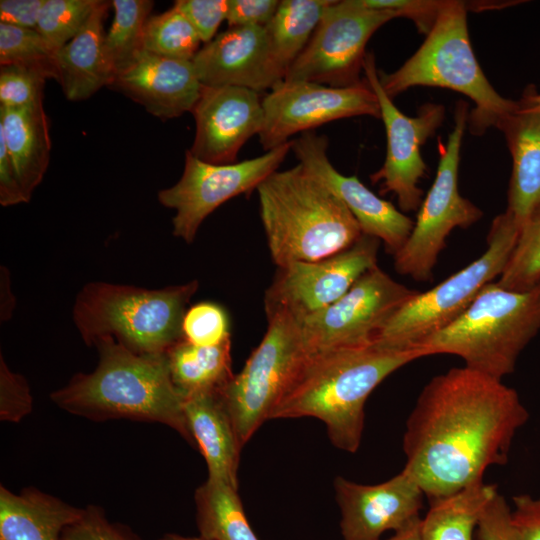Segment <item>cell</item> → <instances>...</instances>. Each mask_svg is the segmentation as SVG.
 I'll return each mask as SVG.
<instances>
[{
    "mask_svg": "<svg viewBox=\"0 0 540 540\" xmlns=\"http://www.w3.org/2000/svg\"><path fill=\"white\" fill-rule=\"evenodd\" d=\"M62 540H140L128 528L108 520L96 505L84 508L79 520L65 528Z\"/></svg>",
    "mask_w": 540,
    "mask_h": 540,
    "instance_id": "obj_38",
    "label": "cell"
},
{
    "mask_svg": "<svg viewBox=\"0 0 540 540\" xmlns=\"http://www.w3.org/2000/svg\"><path fill=\"white\" fill-rule=\"evenodd\" d=\"M420 520L421 518H417L386 540H420Z\"/></svg>",
    "mask_w": 540,
    "mask_h": 540,
    "instance_id": "obj_48",
    "label": "cell"
},
{
    "mask_svg": "<svg viewBox=\"0 0 540 540\" xmlns=\"http://www.w3.org/2000/svg\"><path fill=\"white\" fill-rule=\"evenodd\" d=\"M110 5L111 1H102L81 30L55 53L57 80L70 101L88 99L115 77L105 47L104 20Z\"/></svg>",
    "mask_w": 540,
    "mask_h": 540,
    "instance_id": "obj_22",
    "label": "cell"
},
{
    "mask_svg": "<svg viewBox=\"0 0 540 540\" xmlns=\"http://www.w3.org/2000/svg\"><path fill=\"white\" fill-rule=\"evenodd\" d=\"M0 203L2 206L27 203L16 170L2 138H0Z\"/></svg>",
    "mask_w": 540,
    "mask_h": 540,
    "instance_id": "obj_46",
    "label": "cell"
},
{
    "mask_svg": "<svg viewBox=\"0 0 540 540\" xmlns=\"http://www.w3.org/2000/svg\"><path fill=\"white\" fill-rule=\"evenodd\" d=\"M0 138L5 142L29 202L50 158L51 142L43 101L17 108L0 106Z\"/></svg>",
    "mask_w": 540,
    "mask_h": 540,
    "instance_id": "obj_26",
    "label": "cell"
},
{
    "mask_svg": "<svg viewBox=\"0 0 540 540\" xmlns=\"http://www.w3.org/2000/svg\"><path fill=\"white\" fill-rule=\"evenodd\" d=\"M497 128L512 156L507 211L521 227L540 203V113L519 108Z\"/></svg>",
    "mask_w": 540,
    "mask_h": 540,
    "instance_id": "obj_25",
    "label": "cell"
},
{
    "mask_svg": "<svg viewBox=\"0 0 540 540\" xmlns=\"http://www.w3.org/2000/svg\"><path fill=\"white\" fill-rule=\"evenodd\" d=\"M196 522L204 540H258L238 488L208 478L195 492Z\"/></svg>",
    "mask_w": 540,
    "mask_h": 540,
    "instance_id": "obj_30",
    "label": "cell"
},
{
    "mask_svg": "<svg viewBox=\"0 0 540 540\" xmlns=\"http://www.w3.org/2000/svg\"><path fill=\"white\" fill-rule=\"evenodd\" d=\"M334 489L343 540H381L385 532L401 530L420 518L425 496L404 470L375 485L337 477Z\"/></svg>",
    "mask_w": 540,
    "mask_h": 540,
    "instance_id": "obj_19",
    "label": "cell"
},
{
    "mask_svg": "<svg viewBox=\"0 0 540 540\" xmlns=\"http://www.w3.org/2000/svg\"><path fill=\"white\" fill-rule=\"evenodd\" d=\"M83 511L35 488L15 494L1 486L0 540H62Z\"/></svg>",
    "mask_w": 540,
    "mask_h": 540,
    "instance_id": "obj_24",
    "label": "cell"
},
{
    "mask_svg": "<svg viewBox=\"0 0 540 540\" xmlns=\"http://www.w3.org/2000/svg\"><path fill=\"white\" fill-rule=\"evenodd\" d=\"M421 357L419 348H392L375 341L306 352L270 419H319L335 447L354 453L361 443L369 395L394 371Z\"/></svg>",
    "mask_w": 540,
    "mask_h": 540,
    "instance_id": "obj_2",
    "label": "cell"
},
{
    "mask_svg": "<svg viewBox=\"0 0 540 540\" xmlns=\"http://www.w3.org/2000/svg\"><path fill=\"white\" fill-rule=\"evenodd\" d=\"M203 86H238L257 92L281 82L271 66L264 27H229L192 59Z\"/></svg>",
    "mask_w": 540,
    "mask_h": 540,
    "instance_id": "obj_20",
    "label": "cell"
},
{
    "mask_svg": "<svg viewBox=\"0 0 540 540\" xmlns=\"http://www.w3.org/2000/svg\"><path fill=\"white\" fill-rule=\"evenodd\" d=\"M153 5L150 0L111 1L114 17L105 37V47L115 75L143 50V30Z\"/></svg>",
    "mask_w": 540,
    "mask_h": 540,
    "instance_id": "obj_31",
    "label": "cell"
},
{
    "mask_svg": "<svg viewBox=\"0 0 540 540\" xmlns=\"http://www.w3.org/2000/svg\"><path fill=\"white\" fill-rule=\"evenodd\" d=\"M373 9L392 11L396 17L411 19L419 32L427 35L432 29L444 1L434 0H362Z\"/></svg>",
    "mask_w": 540,
    "mask_h": 540,
    "instance_id": "obj_41",
    "label": "cell"
},
{
    "mask_svg": "<svg viewBox=\"0 0 540 540\" xmlns=\"http://www.w3.org/2000/svg\"><path fill=\"white\" fill-rule=\"evenodd\" d=\"M540 282V203L520 227L508 263L496 282L512 291H526Z\"/></svg>",
    "mask_w": 540,
    "mask_h": 540,
    "instance_id": "obj_33",
    "label": "cell"
},
{
    "mask_svg": "<svg viewBox=\"0 0 540 540\" xmlns=\"http://www.w3.org/2000/svg\"><path fill=\"white\" fill-rule=\"evenodd\" d=\"M396 15L373 9L362 0L332 1L307 46L289 67L284 81L315 82L331 87L360 83L371 36Z\"/></svg>",
    "mask_w": 540,
    "mask_h": 540,
    "instance_id": "obj_11",
    "label": "cell"
},
{
    "mask_svg": "<svg viewBox=\"0 0 540 540\" xmlns=\"http://www.w3.org/2000/svg\"><path fill=\"white\" fill-rule=\"evenodd\" d=\"M267 330L242 370L219 392L242 447L270 416L306 354L300 320L266 312Z\"/></svg>",
    "mask_w": 540,
    "mask_h": 540,
    "instance_id": "obj_9",
    "label": "cell"
},
{
    "mask_svg": "<svg viewBox=\"0 0 540 540\" xmlns=\"http://www.w3.org/2000/svg\"><path fill=\"white\" fill-rule=\"evenodd\" d=\"M278 0H228L226 21L229 27H266L275 15Z\"/></svg>",
    "mask_w": 540,
    "mask_h": 540,
    "instance_id": "obj_43",
    "label": "cell"
},
{
    "mask_svg": "<svg viewBox=\"0 0 540 540\" xmlns=\"http://www.w3.org/2000/svg\"><path fill=\"white\" fill-rule=\"evenodd\" d=\"M418 291L377 266L330 306L300 320L306 352L371 343L387 320Z\"/></svg>",
    "mask_w": 540,
    "mask_h": 540,
    "instance_id": "obj_13",
    "label": "cell"
},
{
    "mask_svg": "<svg viewBox=\"0 0 540 540\" xmlns=\"http://www.w3.org/2000/svg\"><path fill=\"white\" fill-rule=\"evenodd\" d=\"M192 113L195 137L189 152L211 164L235 163L264 121L260 93L238 86H203Z\"/></svg>",
    "mask_w": 540,
    "mask_h": 540,
    "instance_id": "obj_18",
    "label": "cell"
},
{
    "mask_svg": "<svg viewBox=\"0 0 540 540\" xmlns=\"http://www.w3.org/2000/svg\"><path fill=\"white\" fill-rule=\"evenodd\" d=\"M290 150L288 141L260 156L231 164L207 163L187 150L181 178L158 192V201L176 211L173 235L192 243L203 221L215 209L233 197L257 189L277 171Z\"/></svg>",
    "mask_w": 540,
    "mask_h": 540,
    "instance_id": "obj_12",
    "label": "cell"
},
{
    "mask_svg": "<svg viewBox=\"0 0 540 540\" xmlns=\"http://www.w3.org/2000/svg\"><path fill=\"white\" fill-rule=\"evenodd\" d=\"M201 42L192 24L174 6L150 16L143 30V50L163 57L192 61Z\"/></svg>",
    "mask_w": 540,
    "mask_h": 540,
    "instance_id": "obj_32",
    "label": "cell"
},
{
    "mask_svg": "<svg viewBox=\"0 0 540 540\" xmlns=\"http://www.w3.org/2000/svg\"><path fill=\"white\" fill-rule=\"evenodd\" d=\"M327 148V138L311 131L291 141V150L299 163L346 205L362 234L382 241L386 251L395 255L409 238L414 221L374 194L357 176H345L336 170L328 158Z\"/></svg>",
    "mask_w": 540,
    "mask_h": 540,
    "instance_id": "obj_17",
    "label": "cell"
},
{
    "mask_svg": "<svg viewBox=\"0 0 540 540\" xmlns=\"http://www.w3.org/2000/svg\"><path fill=\"white\" fill-rule=\"evenodd\" d=\"M380 240L364 235L330 257L277 267L265 292V312L283 310L299 320L341 298L366 271L377 266Z\"/></svg>",
    "mask_w": 540,
    "mask_h": 540,
    "instance_id": "obj_16",
    "label": "cell"
},
{
    "mask_svg": "<svg viewBox=\"0 0 540 540\" xmlns=\"http://www.w3.org/2000/svg\"><path fill=\"white\" fill-rule=\"evenodd\" d=\"M47 78H50L47 72L38 67L1 66L0 106L17 108L42 102Z\"/></svg>",
    "mask_w": 540,
    "mask_h": 540,
    "instance_id": "obj_36",
    "label": "cell"
},
{
    "mask_svg": "<svg viewBox=\"0 0 540 540\" xmlns=\"http://www.w3.org/2000/svg\"><path fill=\"white\" fill-rule=\"evenodd\" d=\"M476 529L477 540H519L511 522V509L499 492L484 509Z\"/></svg>",
    "mask_w": 540,
    "mask_h": 540,
    "instance_id": "obj_42",
    "label": "cell"
},
{
    "mask_svg": "<svg viewBox=\"0 0 540 540\" xmlns=\"http://www.w3.org/2000/svg\"><path fill=\"white\" fill-rule=\"evenodd\" d=\"M158 540H204V539H202L200 536L189 537V536H182V535L171 533V534L163 535Z\"/></svg>",
    "mask_w": 540,
    "mask_h": 540,
    "instance_id": "obj_49",
    "label": "cell"
},
{
    "mask_svg": "<svg viewBox=\"0 0 540 540\" xmlns=\"http://www.w3.org/2000/svg\"><path fill=\"white\" fill-rule=\"evenodd\" d=\"M365 80L377 96L387 137V153L382 167L370 175L373 184L381 182L380 194L397 196L402 212L415 211L422 204L419 179L426 165L420 148L441 125L445 109L428 103L410 117L403 114L383 90L373 53H367L363 65Z\"/></svg>",
    "mask_w": 540,
    "mask_h": 540,
    "instance_id": "obj_15",
    "label": "cell"
},
{
    "mask_svg": "<svg viewBox=\"0 0 540 540\" xmlns=\"http://www.w3.org/2000/svg\"><path fill=\"white\" fill-rule=\"evenodd\" d=\"M183 338L197 346L220 344L230 336L226 310L213 302H200L189 307L182 323Z\"/></svg>",
    "mask_w": 540,
    "mask_h": 540,
    "instance_id": "obj_37",
    "label": "cell"
},
{
    "mask_svg": "<svg viewBox=\"0 0 540 540\" xmlns=\"http://www.w3.org/2000/svg\"><path fill=\"white\" fill-rule=\"evenodd\" d=\"M385 93L395 96L415 86L451 89L469 97L475 108L470 131L483 134L520 108L490 84L474 55L467 27V4L444 1L437 19L419 49L392 73L378 71Z\"/></svg>",
    "mask_w": 540,
    "mask_h": 540,
    "instance_id": "obj_6",
    "label": "cell"
},
{
    "mask_svg": "<svg viewBox=\"0 0 540 540\" xmlns=\"http://www.w3.org/2000/svg\"><path fill=\"white\" fill-rule=\"evenodd\" d=\"M46 0H1L0 23L36 29Z\"/></svg>",
    "mask_w": 540,
    "mask_h": 540,
    "instance_id": "obj_45",
    "label": "cell"
},
{
    "mask_svg": "<svg viewBox=\"0 0 540 540\" xmlns=\"http://www.w3.org/2000/svg\"><path fill=\"white\" fill-rule=\"evenodd\" d=\"M32 410V396L27 381L12 372L0 359V418L18 422Z\"/></svg>",
    "mask_w": 540,
    "mask_h": 540,
    "instance_id": "obj_39",
    "label": "cell"
},
{
    "mask_svg": "<svg viewBox=\"0 0 540 540\" xmlns=\"http://www.w3.org/2000/svg\"><path fill=\"white\" fill-rule=\"evenodd\" d=\"M519 232L520 225L509 211L499 214L487 235L485 252L430 290L417 292L387 320L374 341L392 348L415 349L455 321L486 284L500 277Z\"/></svg>",
    "mask_w": 540,
    "mask_h": 540,
    "instance_id": "obj_8",
    "label": "cell"
},
{
    "mask_svg": "<svg viewBox=\"0 0 540 540\" xmlns=\"http://www.w3.org/2000/svg\"><path fill=\"white\" fill-rule=\"evenodd\" d=\"M256 191L268 249L277 267L330 257L362 236L346 205L300 163L275 171Z\"/></svg>",
    "mask_w": 540,
    "mask_h": 540,
    "instance_id": "obj_4",
    "label": "cell"
},
{
    "mask_svg": "<svg viewBox=\"0 0 540 540\" xmlns=\"http://www.w3.org/2000/svg\"><path fill=\"white\" fill-rule=\"evenodd\" d=\"M511 522L519 540H540V496L520 494L513 497Z\"/></svg>",
    "mask_w": 540,
    "mask_h": 540,
    "instance_id": "obj_44",
    "label": "cell"
},
{
    "mask_svg": "<svg viewBox=\"0 0 540 540\" xmlns=\"http://www.w3.org/2000/svg\"><path fill=\"white\" fill-rule=\"evenodd\" d=\"M262 104L264 121L258 136L266 151L334 120L381 118L377 96L365 79L347 87L283 80L262 98Z\"/></svg>",
    "mask_w": 540,
    "mask_h": 540,
    "instance_id": "obj_14",
    "label": "cell"
},
{
    "mask_svg": "<svg viewBox=\"0 0 540 540\" xmlns=\"http://www.w3.org/2000/svg\"><path fill=\"white\" fill-rule=\"evenodd\" d=\"M332 0H282L265 28L269 57L280 81L307 46Z\"/></svg>",
    "mask_w": 540,
    "mask_h": 540,
    "instance_id": "obj_28",
    "label": "cell"
},
{
    "mask_svg": "<svg viewBox=\"0 0 540 540\" xmlns=\"http://www.w3.org/2000/svg\"><path fill=\"white\" fill-rule=\"evenodd\" d=\"M94 346L99 355L94 371L75 374L51 393L59 408L97 421L124 418L161 423L194 445L183 410L185 397L173 384L167 353L138 354L109 336Z\"/></svg>",
    "mask_w": 540,
    "mask_h": 540,
    "instance_id": "obj_3",
    "label": "cell"
},
{
    "mask_svg": "<svg viewBox=\"0 0 540 540\" xmlns=\"http://www.w3.org/2000/svg\"><path fill=\"white\" fill-rule=\"evenodd\" d=\"M55 51L36 30L0 23V64L43 69L57 80Z\"/></svg>",
    "mask_w": 540,
    "mask_h": 540,
    "instance_id": "obj_34",
    "label": "cell"
},
{
    "mask_svg": "<svg viewBox=\"0 0 540 540\" xmlns=\"http://www.w3.org/2000/svg\"><path fill=\"white\" fill-rule=\"evenodd\" d=\"M188 430L208 467V478L238 488V465L242 445L219 393L185 397Z\"/></svg>",
    "mask_w": 540,
    "mask_h": 540,
    "instance_id": "obj_23",
    "label": "cell"
},
{
    "mask_svg": "<svg viewBox=\"0 0 540 540\" xmlns=\"http://www.w3.org/2000/svg\"><path fill=\"white\" fill-rule=\"evenodd\" d=\"M467 119V104L460 102L447 143L438 142L435 180L422 201L409 238L394 255L395 270L416 281L432 280L438 256L454 228L466 229L483 215L458 190L460 149Z\"/></svg>",
    "mask_w": 540,
    "mask_h": 540,
    "instance_id": "obj_10",
    "label": "cell"
},
{
    "mask_svg": "<svg viewBox=\"0 0 540 540\" xmlns=\"http://www.w3.org/2000/svg\"><path fill=\"white\" fill-rule=\"evenodd\" d=\"M197 280L161 289L96 281L78 292L73 322L87 345L112 337L129 350L166 354L183 339L182 323Z\"/></svg>",
    "mask_w": 540,
    "mask_h": 540,
    "instance_id": "obj_5",
    "label": "cell"
},
{
    "mask_svg": "<svg viewBox=\"0 0 540 540\" xmlns=\"http://www.w3.org/2000/svg\"><path fill=\"white\" fill-rule=\"evenodd\" d=\"M100 0H46L36 30L55 53L88 21Z\"/></svg>",
    "mask_w": 540,
    "mask_h": 540,
    "instance_id": "obj_35",
    "label": "cell"
},
{
    "mask_svg": "<svg viewBox=\"0 0 540 540\" xmlns=\"http://www.w3.org/2000/svg\"><path fill=\"white\" fill-rule=\"evenodd\" d=\"M528 418L518 393L501 380L452 368L424 386L406 421L403 470L428 500L459 491L507 462Z\"/></svg>",
    "mask_w": 540,
    "mask_h": 540,
    "instance_id": "obj_1",
    "label": "cell"
},
{
    "mask_svg": "<svg viewBox=\"0 0 540 540\" xmlns=\"http://www.w3.org/2000/svg\"><path fill=\"white\" fill-rule=\"evenodd\" d=\"M141 104L162 120L192 112L203 85L192 61L141 50L108 86Z\"/></svg>",
    "mask_w": 540,
    "mask_h": 540,
    "instance_id": "obj_21",
    "label": "cell"
},
{
    "mask_svg": "<svg viewBox=\"0 0 540 540\" xmlns=\"http://www.w3.org/2000/svg\"><path fill=\"white\" fill-rule=\"evenodd\" d=\"M495 485L482 481L429 500L420 520V540H472L479 519L497 494Z\"/></svg>",
    "mask_w": 540,
    "mask_h": 540,
    "instance_id": "obj_29",
    "label": "cell"
},
{
    "mask_svg": "<svg viewBox=\"0 0 540 540\" xmlns=\"http://www.w3.org/2000/svg\"><path fill=\"white\" fill-rule=\"evenodd\" d=\"M173 6L185 15L205 44L214 39L228 13V0H176Z\"/></svg>",
    "mask_w": 540,
    "mask_h": 540,
    "instance_id": "obj_40",
    "label": "cell"
},
{
    "mask_svg": "<svg viewBox=\"0 0 540 540\" xmlns=\"http://www.w3.org/2000/svg\"><path fill=\"white\" fill-rule=\"evenodd\" d=\"M171 379L184 397L219 393L233 377L231 337L213 346H197L184 338L167 352Z\"/></svg>",
    "mask_w": 540,
    "mask_h": 540,
    "instance_id": "obj_27",
    "label": "cell"
},
{
    "mask_svg": "<svg viewBox=\"0 0 540 540\" xmlns=\"http://www.w3.org/2000/svg\"><path fill=\"white\" fill-rule=\"evenodd\" d=\"M540 330V282L526 291L486 284L451 324L418 347L424 356L452 354L465 367L501 380Z\"/></svg>",
    "mask_w": 540,
    "mask_h": 540,
    "instance_id": "obj_7",
    "label": "cell"
},
{
    "mask_svg": "<svg viewBox=\"0 0 540 540\" xmlns=\"http://www.w3.org/2000/svg\"><path fill=\"white\" fill-rule=\"evenodd\" d=\"M519 102L521 109L540 113V93L534 86L527 88Z\"/></svg>",
    "mask_w": 540,
    "mask_h": 540,
    "instance_id": "obj_47",
    "label": "cell"
}]
</instances>
